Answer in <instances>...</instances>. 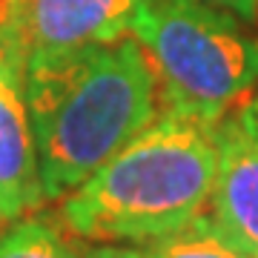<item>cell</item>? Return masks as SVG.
<instances>
[{
	"mask_svg": "<svg viewBox=\"0 0 258 258\" xmlns=\"http://www.w3.org/2000/svg\"><path fill=\"white\" fill-rule=\"evenodd\" d=\"M141 258H252L241 249L212 215H198L186 227L141 244Z\"/></svg>",
	"mask_w": 258,
	"mask_h": 258,
	"instance_id": "7",
	"label": "cell"
},
{
	"mask_svg": "<svg viewBox=\"0 0 258 258\" xmlns=\"http://www.w3.org/2000/svg\"><path fill=\"white\" fill-rule=\"evenodd\" d=\"M132 37L152 63L164 109L221 120L258 83V40L204 0H141Z\"/></svg>",
	"mask_w": 258,
	"mask_h": 258,
	"instance_id": "3",
	"label": "cell"
},
{
	"mask_svg": "<svg viewBox=\"0 0 258 258\" xmlns=\"http://www.w3.org/2000/svg\"><path fill=\"white\" fill-rule=\"evenodd\" d=\"M0 258H83L55 221L23 215L0 235Z\"/></svg>",
	"mask_w": 258,
	"mask_h": 258,
	"instance_id": "8",
	"label": "cell"
},
{
	"mask_svg": "<svg viewBox=\"0 0 258 258\" xmlns=\"http://www.w3.org/2000/svg\"><path fill=\"white\" fill-rule=\"evenodd\" d=\"M210 204L215 224L258 258V132L244 109L218 123V172Z\"/></svg>",
	"mask_w": 258,
	"mask_h": 258,
	"instance_id": "6",
	"label": "cell"
},
{
	"mask_svg": "<svg viewBox=\"0 0 258 258\" xmlns=\"http://www.w3.org/2000/svg\"><path fill=\"white\" fill-rule=\"evenodd\" d=\"M43 204L35 126L23 66L0 55V224H12Z\"/></svg>",
	"mask_w": 258,
	"mask_h": 258,
	"instance_id": "5",
	"label": "cell"
},
{
	"mask_svg": "<svg viewBox=\"0 0 258 258\" xmlns=\"http://www.w3.org/2000/svg\"><path fill=\"white\" fill-rule=\"evenodd\" d=\"M141 0H0V55L23 69L126 37Z\"/></svg>",
	"mask_w": 258,
	"mask_h": 258,
	"instance_id": "4",
	"label": "cell"
},
{
	"mask_svg": "<svg viewBox=\"0 0 258 258\" xmlns=\"http://www.w3.org/2000/svg\"><path fill=\"white\" fill-rule=\"evenodd\" d=\"M204 3H210L215 9L230 12L232 18L244 20V23L258 20V0H204Z\"/></svg>",
	"mask_w": 258,
	"mask_h": 258,
	"instance_id": "9",
	"label": "cell"
},
{
	"mask_svg": "<svg viewBox=\"0 0 258 258\" xmlns=\"http://www.w3.org/2000/svg\"><path fill=\"white\" fill-rule=\"evenodd\" d=\"M244 112H247V118H249V123H252V129L258 132V98L249 106H244Z\"/></svg>",
	"mask_w": 258,
	"mask_h": 258,
	"instance_id": "11",
	"label": "cell"
},
{
	"mask_svg": "<svg viewBox=\"0 0 258 258\" xmlns=\"http://www.w3.org/2000/svg\"><path fill=\"white\" fill-rule=\"evenodd\" d=\"M83 258H141V249L138 247H115V244H103V247L86 249Z\"/></svg>",
	"mask_w": 258,
	"mask_h": 258,
	"instance_id": "10",
	"label": "cell"
},
{
	"mask_svg": "<svg viewBox=\"0 0 258 258\" xmlns=\"http://www.w3.org/2000/svg\"><path fill=\"white\" fill-rule=\"evenodd\" d=\"M43 201H60L158 115V81L135 37L26 69Z\"/></svg>",
	"mask_w": 258,
	"mask_h": 258,
	"instance_id": "1",
	"label": "cell"
},
{
	"mask_svg": "<svg viewBox=\"0 0 258 258\" xmlns=\"http://www.w3.org/2000/svg\"><path fill=\"white\" fill-rule=\"evenodd\" d=\"M215 172L218 120L164 109L66 195L60 221L86 241L147 244L201 215Z\"/></svg>",
	"mask_w": 258,
	"mask_h": 258,
	"instance_id": "2",
	"label": "cell"
}]
</instances>
